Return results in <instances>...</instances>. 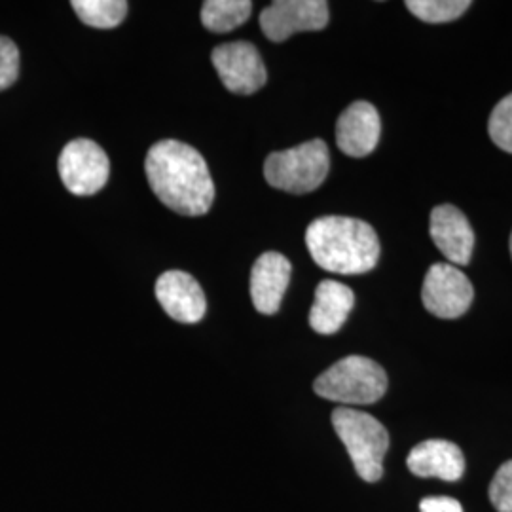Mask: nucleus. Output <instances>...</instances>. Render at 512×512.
Here are the masks:
<instances>
[{
  "mask_svg": "<svg viewBox=\"0 0 512 512\" xmlns=\"http://www.w3.org/2000/svg\"><path fill=\"white\" fill-rule=\"evenodd\" d=\"M76 16L95 29H114L128 16L126 0H73Z\"/></svg>",
  "mask_w": 512,
  "mask_h": 512,
  "instance_id": "nucleus-17",
  "label": "nucleus"
},
{
  "mask_svg": "<svg viewBox=\"0 0 512 512\" xmlns=\"http://www.w3.org/2000/svg\"><path fill=\"white\" fill-rule=\"evenodd\" d=\"M355 306V294L348 285L325 279L315 289V302L311 306V329L319 334H334L348 321Z\"/></svg>",
  "mask_w": 512,
  "mask_h": 512,
  "instance_id": "nucleus-15",
  "label": "nucleus"
},
{
  "mask_svg": "<svg viewBox=\"0 0 512 512\" xmlns=\"http://www.w3.org/2000/svg\"><path fill=\"white\" fill-rule=\"evenodd\" d=\"M490 501L499 512H512V461L499 467L490 484Z\"/></svg>",
  "mask_w": 512,
  "mask_h": 512,
  "instance_id": "nucleus-20",
  "label": "nucleus"
},
{
  "mask_svg": "<svg viewBox=\"0 0 512 512\" xmlns=\"http://www.w3.org/2000/svg\"><path fill=\"white\" fill-rule=\"evenodd\" d=\"M488 131L497 147L512 154V93L497 103L490 116Z\"/></svg>",
  "mask_w": 512,
  "mask_h": 512,
  "instance_id": "nucleus-19",
  "label": "nucleus"
},
{
  "mask_svg": "<svg viewBox=\"0 0 512 512\" xmlns=\"http://www.w3.org/2000/svg\"><path fill=\"white\" fill-rule=\"evenodd\" d=\"M249 0H207L202 6V23L213 33H230L251 18Z\"/></svg>",
  "mask_w": 512,
  "mask_h": 512,
  "instance_id": "nucleus-16",
  "label": "nucleus"
},
{
  "mask_svg": "<svg viewBox=\"0 0 512 512\" xmlns=\"http://www.w3.org/2000/svg\"><path fill=\"white\" fill-rule=\"evenodd\" d=\"M19 76V50L10 38L0 37V92L8 90Z\"/></svg>",
  "mask_w": 512,
  "mask_h": 512,
  "instance_id": "nucleus-21",
  "label": "nucleus"
},
{
  "mask_svg": "<svg viewBox=\"0 0 512 512\" xmlns=\"http://www.w3.org/2000/svg\"><path fill=\"white\" fill-rule=\"evenodd\" d=\"M406 8L425 23H448L461 18L469 8V0H408Z\"/></svg>",
  "mask_w": 512,
  "mask_h": 512,
  "instance_id": "nucleus-18",
  "label": "nucleus"
},
{
  "mask_svg": "<svg viewBox=\"0 0 512 512\" xmlns=\"http://www.w3.org/2000/svg\"><path fill=\"white\" fill-rule=\"evenodd\" d=\"M380 133L382 122L376 107L366 101H355L338 118L336 143L351 158H365L378 147Z\"/></svg>",
  "mask_w": 512,
  "mask_h": 512,
  "instance_id": "nucleus-12",
  "label": "nucleus"
},
{
  "mask_svg": "<svg viewBox=\"0 0 512 512\" xmlns=\"http://www.w3.org/2000/svg\"><path fill=\"white\" fill-rule=\"evenodd\" d=\"M431 239L448 264H469L475 249V232L467 217L454 205H439L431 211Z\"/></svg>",
  "mask_w": 512,
  "mask_h": 512,
  "instance_id": "nucleus-11",
  "label": "nucleus"
},
{
  "mask_svg": "<svg viewBox=\"0 0 512 512\" xmlns=\"http://www.w3.org/2000/svg\"><path fill=\"white\" fill-rule=\"evenodd\" d=\"M319 397L342 404H372L387 391V374L376 361L349 355L325 370L313 384Z\"/></svg>",
  "mask_w": 512,
  "mask_h": 512,
  "instance_id": "nucleus-4",
  "label": "nucleus"
},
{
  "mask_svg": "<svg viewBox=\"0 0 512 512\" xmlns=\"http://www.w3.org/2000/svg\"><path fill=\"white\" fill-rule=\"evenodd\" d=\"M421 512H463L461 503L452 499V497H444V495H437V497H425L420 503Z\"/></svg>",
  "mask_w": 512,
  "mask_h": 512,
  "instance_id": "nucleus-22",
  "label": "nucleus"
},
{
  "mask_svg": "<svg viewBox=\"0 0 512 512\" xmlns=\"http://www.w3.org/2000/svg\"><path fill=\"white\" fill-rule=\"evenodd\" d=\"M156 298L171 319L184 325L200 323L207 311V300L200 283L181 270H169L158 277Z\"/></svg>",
  "mask_w": 512,
  "mask_h": 512,
  "instance_id": "nucleus-10",
  "label": "nucleus"
},
{
  "mask_svg": "<svg viewBox=\"0 0 512 512\" xmlns=\"http://www.w3.org/2000/svg\"><path fill=\"white\" fill-rule=\"evenodd\" d=\"M511 256H512V234H511Z\"/></svg>",
  "mask_w": 512,
  "mask_h": 512,
  "instance_id": "nucleus-23",
  "label": "nucleus"
},
{
  "mask_svg": "<svg viewBox=\"0 0 512 512\" xmlns=\"http://www.w3.org/2000/svg\"><path fill=\"white\" fill-rule=\"evenodd\" d=\"M473 285L469 277L448 262L429 268L421 289L423 306L440 319L461 317L473 304Z\"/></svg>",
  "mask_w": 512,
  "mask_h": 512,
  "instance_id": "nucleus-7",
  "label": "nucleus"
},
{
  "mask_svg": "<svg viewBox=\"0 0 512 512\" xmlns=\"http://www.w3.org/2000/svg\"><path fill=\"white\" fill-rule=\"evenodd\" d=\"M329 25L325 0H275L260 14L262 33L274 42H285L294 33L321 31Z\"/></svg>",
  "mask_w": 512,
  "mask_h": 512,
  "instance_id": "nucleus-9",
  "label": "nucleus"
},
{
  "mask_svg": "<svg viewBox=\"0 0 512 512\" xmlns=\"http://www.w3.org/2000/svg\"><path fill=\"white\" fill-rule=\"evenodd\" d=\"M291 281V262L281 253H264L251 272V298L258 313L274 315Z\"/></svg>",
  "mask_w": 512,
  "mask_h": 512,
  "instance_id": "nucleus-13",
  "label": "nucleus"
},
{
  "mask_svg": "<svg viewBox=\"0 0 512 512\" xmlns=\"http://www.w3.org/2000/svg\"><path fill=\"white\" fill-rule=\"evenodd\" d=\"M148 184L158 200L184 217H202L213 200L215 184L202 154L179 141H160L145 160Z\"/></svg>",
  "mask_w": 512,
  "mask_h": 512,
  "instance_id": "nucleus-1",
  "label": "nucleus"
},
{
  "mask_svg": "<svg viewBox=\"0 0 512 512\" xmlns=\"http://www.w3.org/2000/svg\"><path fill=\"white\" fill-rule=\"evenodd\" d=\"M329 169V147L325 141L313 139L289 150L272 152L264 162V177L277 190L308 194L325 183Z\"/></svg>",
  "mask_w": 512,
  "mask_h": 512,
  "instance_id": "nucleus-5",
  "label": "nucleus"
},
{
  "mask_svg": "<svg viewBox=\"0 0 512 512\" xmlns=\"http://www.w3.org/2000/svg\"><path fill=\"white\" fill-rule=\"evenodd\" d=\"M306 245L315 264L332 274H366L380 258L376 230L365 220L349 217L313 220L306 230Z\"/></svg>",
  "mask_w": 512,
  "mask_h": 512,
  "instance_id": "nucleus-2",
  "label": "nucleus"
},
{
  "mask_svg": "<svg viewBox=\"0 0 512 512\" xmlns=\"http://www.w3.org/2000/svg\"><path fill=\"white\" fill-rule=\"evenodd\" d=\"M410 473L421 478H440L456 482L465 473V458L458 444L450 440H425L412 448L406 459Z\"/></svg>",
  "mask_w": 512,
  "mask_h": 512,
  "instance_id": "nucleus-14",
  "label": "nucleus"
},
{
  "mask_svg": "<svg viewBox=\"0 0 512 512\" xmlns=\"http://www.w3.org/2000/svg\"><path fill=\"white\" fill-rule=\"evenodd\" d=\"M57 169L65 188L74 196H93L109 181V158L90 139H76L63 148Z\"/></svg>",
  "mask_w": 512,
  "mask_h": 512,
  "instance_id": "nucleus-6",
  "label": "nucleus"
},
{
  "mask_svg": "<svg viewBox=\"0 0 512 512\" xmlns=\"http://www.w3.org/2000/svg\"><path fill=\"white\" fill-rule=\"evenodd\" d=\"M336 435L348 448L357 475L365 482H378L384 475V458L389 448V433L370 414L340 406L332 412Z\"/></svg>",
  "mask_w": 512,
  "mask_h": 512,
  "instance_id": "nucleus-3",
  "label": "nucleus"
},
{
  "mask_svg": "<svg viewBox=\"0 0 512 512\" xmlns=\"http://www.w3.org/2000/svg\"><path fill=\"white\" fill-rule=\"evenodd\" d=\"M211 61L226 90L236 95L258 92L268 80L266 65L251 42L220 44L213 50Z\"/></svg>",
  "mask_w": 512,
  "mask_h": 512,
  "instance_id": "nucleus-8",
  "label": "nucleus"
}]
</instances>
